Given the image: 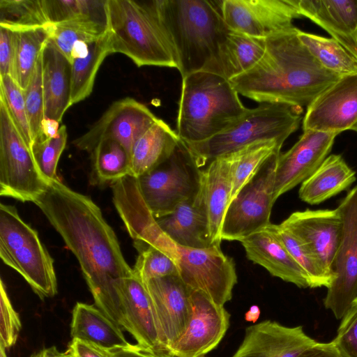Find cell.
<instances>
[{
    "mask_svg": "<svg viewBox=\"0 0 357 357\" xmlns=\"http://www.w3.org/2000/svg\"><path fill=\"white\" fill-rule=\"evenodd\" d=\"M34 204L77 258L96 306L129 332L120 289L133 271L100 208L58 178L47 183Z\"/></svg>",
    "mask_w": 357,
    "mask_h": 357,
    "instance_id": "1",
    "label": "cell"
},
{
    "mask_svg": "<svg viewBox=\"0 0 357 357\" xmlns=\"http://www.w3.org/2000/svg\"><path fill=\"white\" fill-rule=\"evenodd\" d=\"M293 26L266 39L262 58L229 81L238 94L259 103L307 107L340 76L324 68Z\"/></svg>",
    "mask_w": 357,
    "mask_h": 357,
    "instance_id": "2",
    "label": "cell"
},
{
    "mask_svg": "<svg viewBox=\"0 0 357 357\" xmlns=\"http://www.w3.org/2000/svg\"><path fill=\"white\" fill-rule=\"evenodd\" d=\"M153 6L176 53L182 78L204 70L230 31L222 1L153 0Z\"/></svg>",
    "mask_w": 357,
    "mask_h": 357,
    "instance_id": "3",
    "label": "cell"
},
{
    "mask_svg": "<svg viewBox=\"0 0 357 357\" xmlns=\"http://www.w3.org/2000/svg\"><path fill=\"white\" fill-rule=\"evenodd\" d=\"M229 80L207 71L182 78L176 133L186 144L207 140L228 129L248 112Z\"/></svg>",
    "mask_w": 357,
    "mask_h": 357,
    "instance_id": "4",
    "label": "cell"
},
{
    "mask_svg": "<svg viewBox=\"0 0 357 357\" xmlns=\"http://www.w3.org/2000/svg\"><path fill=\"white\" fill-rule=\"evenodd\" d=\"M107 24L112 53H121L138 66L178 69L174 47L152 1L107 0Z\"/></svg>",
    "mask_w": 357,
    "mask_h": 357,
    "instance_id": "5",
    "label": "cell"
},
{
    "mask_svg": "<svg viewBox=\"0 0 357 357\" xmlns=\"http://www.w3.org/2000/svg\"><path fill=\"white\" fill-rule=\"evenodd\" d=\"M303 108L287 104L261 103L248 109L234 125L203 142L185 144L199 167L216 158L267 140L281 143L299 127Z\"/></svg>",
    "mask_w": 357,
    "mask_h": 357,
    "instance_id": "6",
    "label": "cell"
},
{
    "mask_svg": "<svg viewBox=\"0 0 357 357\" xmlns=\"http://www.w3.org/2000/svg\"><path fill=\"white\" fill-rule=\"evenodd\" d=\"M0 257L26 281L40 298L57 293L54 260L36 229L12 205L0 204Z\"/></svg>",
    "mask_w": 357,
    "mask_h": 357,
    "instance_id": "7",
    "label": "cell"
},
{
    "mask_svg": "<svg viewBox=\"0 0 357 357\" xmlns=\"http://www.w3.org/2000/svg\"><path fill=\"white\" fill-rule=\"evenodd\" d=\"M202 169L181 139L165 161L136 178L143 199L158 218L195 195L199 190Z\"/></svg>",
    "mask_w": 357,
    "mask_h": 357,
    "instance_id": "8",
    "label": "cell"
},
{
    "mask_svg": "<svg viewBox=\"0 0 357 357\" xmlns=\"http://www.w3.org/2000/svg\"><path fill=\"white\" fill-rule=\"evenodd\" d=\"M47 182L40 172L31 149L0 98V195L35 202Z\"/></svg>",
    "mask_w": 357,
    "mask_h": 357,
    "instance_id": "9",
    "label": "cell"
},
{
    "mask_svg": "<svg viewBox=\"0 0 357 357\" xmlns=\"http://www.w3.org/2000/svg\"><path fill=\"white\" fill-rule=\"evenodd\" d=\"M280 153V151L271 155L230 202L222 225L221 240L240 241L271 223Z\"/></svg>",
    "mask_w": 357,
    "mask_h": 357,
    "instance_id": "10",
    "label": "cell"
},
{
    "mask_svg": "<svg viewBox=\"0 0 357 357\" xmlns=\"http://www.w3.org/2000/svg\"><path fill=\"white\" fill-rule=\"evenodd\" d=\"M342 237L333 263L335 278L324 300V307L342 319L357 300V185L338 206Z\"/></svg>",
    "mask_w": 357,
    "mask_h": 357,
    "instance_id": "11",
    "label": "cell"
},
{
    "mask_svg": "<svg viewBox=\"0 0 357 357\" xmlns=\"http://www.w3.org/2000/svg\"><path fill=\"white\" fill-rule=\"evenodd\" d=\"M177 250L179 276L190 289L204 292L220 305L231 299L237 283L236 266L222 252L220 244L204 249L177 245Z\"/></svg>",
    "mask_w": 357,
    "mask_h": 357,
    "instance_id": "12",
    "label": "cell"
},
{
    "mask_svg": "<svg viewBox=\"0 0 357 357\" xmlns=\"http://www.w3.org/2000/svg\"><path fill=\"white\" fill-rule=\"evenodd\" d=\"M221 11L229 29L264 39L294 26L293 20L302 17L298 0H224Z\"/></svg>",
    "mask_w": 357,
    "mask_h": 357,
    "instance_id": "13",
    "label": "cell"
},
{
    "mask_svg": "<svg viewBox=\"0 0 357 357\" xmlns=\"http://www.w3.org/2000/svg\"><path fill=\"white\" fill-rule=\"evenodd\" d=\"M158 119L145 105L127 97L113 102L90 129L73 143L79 149L91 153L100 141L114 139L130 155L137 139Z\"/></svg>",
    "mask_w": 357,
    "mask_h": 357,
    "instance_id": "14",
    "label": "cell"
},
{
    "mask_svg": "<svg viewBox=\"0 0 357 357\" xmlns=\"http://www.w3.org/2000/svg\"><path fill=\"white\" fill-rule=\"evenodd\" d=\"M155 312L164 357L185 332L192 314L191 289L179 275L144 283Z\"/></svg>",
    "mask_w": 357,
    "mask_h": 357,
    "instance_id": "15",
    "label": "cell"
},
{
    "mask_svg": "<svg viewBox=\"0 0 357 357\" xmlns=\"http://www.w3.org/2000/svg\"><path fill=\"white\" fill-rule=\"evenodd\" d=\"M192 314L188 326L169 352V357H203L225 336L230 314L224 305L206 294L191 289Z\"/></svg>",
    "mask_w": 357,
    "mask_h": 357,
    "instance_id": "16",
    "label": "cell"
},
{
    "mask_svg": "<svg viewBox=\"0 0 357 357\" xmlns=\"http://www.w3.org/2000/svg\"><path fill=\"white\" fill-rule=\"evenodd\" d=\"M280 225L305 244L326 273L335 278L333 263L342 232L338 208L296 211Z\"/></svg>",
    "mask_w": 357,
    "mask_h": 357,
    "instance_id": "17",
    "label": "cell"
},
{
    "mask_svg": "<svg viewBox=\"0 0 357 357\" xmlns=\"http://www.w3.org/2000/svg\"><path fill=\"white\" fill-rule=\"evenodd\" d=\"M356 123L357 74H354L340 77L307 107L303 130L340 134Z\"/></svg>",
    "mask_w": 357,
    "mask_h": 357,
    "instance_id": "18",
    "label": "cell"
},
{
    "mask_svg": "<svg viewBox=\"0 0 357 357\" xmlns=\"http://www.w3.org/2000/svg\"><path fill=\"white\" fill-rule=\"evenodd\" d=\"M337 135L304 130L290 149L280 153L273 194L275 202L280 196L302 183L318 169L331 152Z\"/></svg>",
    "mask_w": 357,
    "mask_h": 357,
    "instance_id": "19",
    "label": "cell"
},
{
    "mask_svg": "<svg viewBox=\"0 0 357 357\" xmlns=\"http://www.w3.org/2000/svg\"><path fill=\"white\" fill-rule=\"evenodd\" d=\"M318 342L302 326L289 327L271 320L245 330L241 344L231 357H298Z\"/></svg>",
    "mask_w": 357,
    "mask_h": 357,
    "instance_id": "20",
    "label": "cell"
},
{
    "mask_svg": "<svg viewBox=\"0 0 357 357\" xmlns=\"http://www.w3.org/2000/svg\"><path fill=\"white\" fill-rule=\"evenodd\" d=\"M155 220L161 230L178 245L204 249L215 245L201 185L195 195L178 204L172 213Z\"/></svg>",
    "mask_w": 357,
    "mask_h": 357,
    "instance_id": "21",
    "label": "cell"
},
{
    "mask_svg": "<svg viewBox=\"0 0 357 357\" xmlns=\"http://www.w3.org/2000/svg\"><path fill=\"white\" fill-rule=\"evenodd\" d=\"M120 294L129 332L137 345L163 356L153 304L144 283L134 273L126 278Z\"/></svg>",
    "mask_w": 357,
    "mask_h": 357,
    "instance_id": "22",
    "label": "cell"
},
{
    "mask_svg": "<svg viewBox=\"0 0 357 357\" xmlns=\"http://www.w3.org/2000/svg\"><path fill=\"white\" fill-rule=\"evenodd\" d=\"M247 258L274 277L300 288L310 287L308 279L283 243L267 227L240 241Z\"/></svg>",
    "mask_w": 357,
    "mask_h": 357,
    "instance_id": "23",
    "label": "cell"
},
{
    "mask_svg": "<svg viewBox=\"0 0 357 357\" xmlns=\"http://www.w3.org/2000/svg\"><path fill=\"white\" fill-rule=\"evenodd\" d=\"M238 151L211 160L202 170L201 188L206 206L211 237L213 244H220L221 229L230 203L233 177Z\"/></svg>",
    "mask_w": 357,
    "mask_h": 357,
    "instance_id": "24",
    "label": "cell"
},
{
    "mask_svg": "<svg viewBox=\"0 0 357 357\" xmlns=\"http://www.w3.org/2000/svg\"><path fill=\"white\" fill-rule=\"evenodd\" d=\"M298 7L357 58V0H298Z\"/></svg>",
    "mask_w": 357,
    "mask_h": 357,
    "instance_id": "25",
    "label": "cell"
},
{
    "mask_svg": "<svg viewBox=\"0 0 357 357\" xmlns=\"http://www.w3.org/2000/svg\"><path fill=\"white\" fill-rule=\"evenodd\" d=\"M45 117L61 122L70 105L71 63L50 38L41 52Z\"/></svg>",
    "mask_w": 357,
    "mask_h": 357,
    "instance_id": "26",
    "label": "cell"
},
{
    "mask_svg": "<svg viewBox=\"0 0 357 357\" xmlns=\"http://www.w3.org/2000/svg\"><path fill=\"white\" fill-rule=\"evenodd\" d=\"M266 46L264 38L230 29L220 44L215 56L204 71L230 80L254 67L264 56Z\"/></svg>",
    "mask_w": 357,
    "mask_h": 357,
    "instance_id": "27",
    "label": "cell"
},
{
    "mask_svg": "<svg viewBox=\"0 0 357 357\" xmlns=\"http://www.w3.org/2000/svg\"><path fill=\"white\" fill-rule=\"evenodd\" d=\"M72 339L77 338L107 350L128 347L122 328L98 307L77 303L70 324Z\"/></svg>",
    "mask_w": 357,
    "mask_h": 357,
    "instance_id": "28",
    "label": "cell"
},
{
    "mask_svg": "<svg viewBox=\"0 0 357 357\" xmlns=\"http://www.w3.org/2000/svg\"><path fill=\"white\" fill-rule=\"evenodd\" d=\"M180 140L176 132L158 118L132 146L130 175L138 178L157 167L171 155Z\"/></svg>",
    "mask_w": 357,
    "mask_h": 357,
    "instance_id": "29",
    "label": "cell"
},
{
    "mask_svg": "<svg viewBox=\"0 0 357 357\" xmlns=\"http://www.w3.org/2000/svg\"><path fill=\"white\" fill-rule=\"evenodd\" d=\"M356 180V172L342 155L331 154L301 183L299 198L311 205L319 204L347 189Z\"/></svg>",
    "mask_w": 357,
    "mask_h": 357,
    "instance_id": "30",
    "label": "cell"
},
{
    "mask_svg": "<svg viewBox=\"0 0 357 357\" xmlns=\"http://www.w3.org/2000/svg\"><path fill=\"white\" fill-rule=\"evenodd\" d=\"M112 54L108 31L89 44L88 52L71 62L70 105L86 98L92 92L96 74L105 59Z\"/></svg>",
    "mask_w": 357,
    "mask_h": 357,
    "instance_id": "31",
    "label": "cell"
},
{
    "mask_svg": "<svg viewBox=\"0 0 357 357\" xmlns=\"http://www.w3.org/2000/svg\"><path fill=\"white\" fill-rule=\"evenodd\" d=\"M14 31V67L12 78L24 90L43 46L50 38V24L45 26Z\"/></svg>",
    "mask_w": 357,
    "mask_h": 357,
    "instance_id": "32",
    "label": "cell"
},
{
    "mask_svg": "<svg viewBox=\"0 0 357 357\" xmlns=\"http://www.w3.org/2000/svg\"><path fill=\"white\" fill-rule=\"evenodd\" d=\"M298 36L326 70L340 77L357 74V58L333 38L298 31Z\"/></svg>",
    "mask_w": 357,
    "mask_h": 357,
    "instance_id": "33",
    "label": "cell"
},
{
    "mask_svg": "<svg viewBox=\"0 0 357 357\" xmlns=\"http://www.w3.org/2000/svg\"><path fill=\"white\" fill-rule=\"evenodd\" d=\"M107 21L83 18L55 24H50V38L70 63L73 47L79 42L91 43L107 32Z\"/></svg>",
    "mask_w": 357,
    "mask_h": 357,
    "instance_id": "34",
    "label": "cell"
},
{
    "mask_svg": "<svg viewBox=\"0 0 357 357\" xmlns=\"http://www.w3.org/2000/svg\"><path fill=\"white\" fill-rule=\"evenodd\" d=\"M90 153L94 176L100 182L114 183L130 175V155L118 142L103 139Z\"/></svg>",
    "mask_w": 357,
    "mask_h": 357,
    "instance_id": "35",
    "label": "cell"
},
{
    "mask_svg": "<svg viewBox=\"0 0 357 357\" xmlns=\"http://www.w3.org/2000/svg\"><path fill=\"white\" fill-rule=\"evenodd\" d=\"M268 227L283 243L292 257L305 272L310 288H328L334 278L322 268L321 264L308 247L280 225L271 223Z\"/></svg>",
    "mask_w": 357,
    "mask_h": 357,
    "instance_id": "36",
    "label": "cell"
},
{
    "mask_svg": "<svg viewBox=\"0 0 357 357\" xmlns=\"http://www.w3.org/2000/svg\"><path fill=\"white\" fill-rule=\"evenodd\" d=\"M107 0H40L49 24L83 18L107 21Z\"/></svg>",
    "mask_w": 357,
    "mask_h": 357,
    "instance_id": "37",
    "label": "cell"
},
{
    "mask_svg": "<svg viewBox=\"0 0 357 357\" xmlns=\"http://www.w3.org/2000/svg\"><path fill=\"white\" fill-rule=\"evenodd\" d=\"M282 144L276 140L261 141L238 150L230 202L266 161L274 153L280 151Z\"/></svg>",
    "mask_w": 357,
    "mask_h": 357,
    "instance_id": "38",
    "label": "cell"
},
{
    "mask_svg": "<svg viewBox=\"0 0 357 357\" xmlns=\"http://www.w3.org/2000/svg\"><path fill=\"white\" fill-rule=\"evenodd\" d=\"M47 24L40 0H0V26L19 31Z\"/></svg>",
    "mask_w": 357,
    "mask_h": 357,
    "instance_id": "39",
    "label": "cell"
},
{
    "mask_svg": "<svg viewBox=\"0 0 357 357\" xmlns=\"http://www.w3.org/2000/svg\"><path fill=\"white\" fill-rule=\"evenodd\" d=\"M136 249L139 255L132 271L144 283L154 278L179 275L178 264L168 252L149 245Z\"/></svg>",
    "mask_w": 357,
    "mask_h": 357,
    "instance_id": "40",
    "label": "cell"
},
{
    "mask_svg": "<svg viewBox=\"0 0 357 357\" xmlns=\"http://www.w3.org/2000/svg\"><path fill=\"white\" fill-rule=\"evenodd\" d=\"M67 138V128L62 125L55 137L36 141L31 146L36 164L47 183L57 178V165L66 147Z\"/></svg>",
    "mask_w": 357,
    "mask_h": 357,
    "instance_id": "41",
    "label": "cell"
},
{
    "mask_svg": "<svg viewBox=\"0 0 357 357\" xmlns=\"http://www.w3.org/2000/svg\"><path fill=\"white\" fill-rule=\"evenodd\" d=\"M0 98L4 101L16 127L31 149L33 141L25 106L24 91L8 75L0 76Z\"/></svg>",
    "mask_w": 357,
    "mask_h": 357,
    "instance_id": "42",
    "label": "cell"
},
{
    "mask_svg": "<svg viewBox=\"0 0 357 357\" xmlns=\"http://www.w3.org/2000/svg\"><path fill=\"white\" fill-rule=\"evenodd\" d=\"M23 91L29 127L34 142L41 139V126L45 119L41 54L37 61L29 82Z\"/></svg>",
    "mask_w": 357,
    "mask_h": 357,
    "instance_id": "43",
    "label": "cell"
},
{
    "mask_svg": "<svg viewBox=\"0 0 357 357\" xmlns=\"http://www.w3.org/2000/svg\"><path fill=\"white\" fill-rule=\"evenodd\" d=\"M0 346L7 349L15 344L21 329V321L11 304L2 280L0 284Z\"/></svg>",
    "mask_w": 357,
    "mask_h": 357,
    "instance_id": "44",
    "label": "cell"
},
{
    "mask_svg": "<svg viewBox=\"0 0 357 357\" xmlns=\"http://www.w3.org/2000/svg\"><path fill=\"white\" fill-rule=\"evenodd\" d=\"M332 341L342 357H357V300L341 319Z\"/></svg>",
    "mask_w": 357,
    "mask_h": 357,
    "instance_id": "45",
    "label": "cell"
},
{
    "mask_svg": "<svg viewBox=\"0 0 357 357\" xmlns=\"http://www.w3.org/2000/svg\"><path fill=\"white\" fill-rule=\"evenodd\" d=\"M14 45L15 31L0 26V76L13 75Z\"/></svg>",
    "mask_w": 357,
    "mask_h": 357,
    "instance_id": "46",
    "label": "cell"
},
{
    "mask_svg": "<svg viewBox=\"0 0 357 357\" xmlns=\"http://www.w3.org/2000/svg\"><path fill=\"white\" fill-rule=\"evenodd\" d=\"M66 352L69 357H112L110 350L77 338L72 339Z\"/></svg>",
    "mask_w": 357,
    "mask_h": 357,
    "instance_id": "47",
    "label": "cell"
},
{
    "mask_svg": "<svg viewBox=\"0 0 357 357\" xmlns=\"http://www.w3.org/2000/svg\"><path fill=\"white\" fill-rule=\"evenodd\" d=\"M298 357H342L333 341L317 342L306 349Z\"/></svg>",
    "mask_w": 357,
    "mask_h": 357,
    "instance_id": "48",
    "label": "cell"
},
{
    "mask_svg": "<svg viewBox=\"0 0 357 357\" xmlns=\"http://www.w3.org/2000/svg\"><path fill=\"white\" fill-rule=\"evenodd\" d=\"M112 357H162L151 352L137 344L110 350Z\"/></svg>",
    "mask_w": 357,
    "mask_h": 357,
    "instance_id": "49",
    "label": "cell"
},
{
    "mask_svg": "<svg viewBox=\"0 0 357 357\" xmlns=\"http://www.w3.org/2000/svg\"><path fill=\"white\" fill-rule=\"evenodd\" d=\"M59 122L56 120L45 118L43 119L41 126V139H50L55 137L59 130Z\"/></svg>",
    "mask_w": 357,
    "mask_h": 357,
    "instance_id": "50",
    "label": "cell"
},
{
    "mask_svg": "<svg viewBox=\"0 0 357 357\" xmlns=\"http://www.w3.org/2000/svg\"><path fill=\"white\" fill-rule=\"evenodd\" d=\"M30 357H69L68 353L61 352L55 346L44 348L34 354Z\"/></svg>",
    "mask_w": 357,
    "mask_h": 357,
    "instance_id": "51",
    "label": "cell"
},
{
    "mask_svg": "<svg viewBox=\"0 0 357 357\" xmlns=\"http://www.w3.org/2000/svg\"><path fill=\"white\" fill-rule=\"evenodd\" d=\"M260 314L259 309L257 306H252L251 308L245 314V319L248 321L255 322L257 320Z\"/></svg>",
    "mask_w": 357,
    "mask_h": 357,
    "instance_id": "52",
    "label": "cell"
},
{
    "mask_svg": "<svg viewBox=\"0 0 357 357\" xmlns=\"http://www.w3.org/2000/svg\"><path fill=\"white\" fill-rule=\"evenodd\" d=\"M0 357H7L6 349L1 346H0Z\"/></svg>",
    "mask_w": 357,
    "mask_h": 357,
    "instance_id": "53",
    "label": "cell"
},
{
    "mask_svg": "<svg viewBox=\"0 0 357 357\" xmlns=\"http://www.w3.org/2000/svg\"><path fill=\"white\" fill-rule=\"evenodd\" d=\"M353 130L356 131L357 132V123H356V125L352 128Z\"/></svg>",
    "mask_w": 357,
    "mask_h": 357,
    "instance_id": "54",
    "label": "cell"
},
{
    "mask_svg": "<svg viewBox=\"0 0 357 357\" xmlns=\"http://www.w3.org/2000/svg\"><path fill=\"white\" fill-rule=\"evenodd\" d=\"M204 357V356H203Z\"/></svg>",
    "mask_w": 357,
    "mask_h": 357,
    "instance_id": "55",
    "label": "cell"
}]
</instances>
